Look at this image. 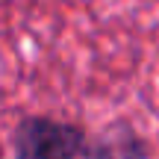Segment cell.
Listing matches in <instances>:
<instances>
[{
  "label": "cell",
  "mask_w": 159,
  "mask_h": 159,
  "mask_svg": "<svg viewBox=\"0 0 159 159\" xmlns=\"http://www.w3.org/2000/svg\"><path fill=\"white\" fill-rule=\"evenodd\" d=\"M9 148L12 159H130L124 144L47 115L21 118L12 130Z\"/></svg>",
  "instance_id": "6da1fadb"
}]
</instances>
